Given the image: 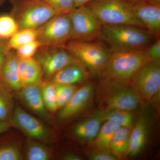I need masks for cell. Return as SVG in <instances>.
I'll use <instances>...</instances> for the list:
<instances>
[{
    "mask_svg": "<svg viewBox=\"0 0 160 160\" xmlns=\"http://www.w3.org/2000/svg\"><path fill=\"white\" fill-rule=\"evenodd\" d=\"M41 46L64 48L72 38V28L69 14H57L37 29Z\"/></svg>",
    "mask_w": 160,
    "mask_h": 160,
    "instance_id": "obj_7",
    "label": "cell"
},
{
    "mask_svg": "<svg viewBox=\"0 0 160 160\" xmlns=\"http://www.w3.org/2000/svg\"><path fill=\"white\" fill-rule=\"evenodd\" d=\"M69 14L72 28V40L92 41L99 38L103 24L87 6L76 7Z\"/></svg>",
    "mask_w": 160,
    "mask_h": 160,
    "instance_id": "obj_9",
    "label": "cell"
},
{
    "mask_svg": "<svg viewBox=\"0 0 160 160\" xmlns=\"http://www.w3.org/2000/svg\"><path fill=\"white\" fill-rule=\"evenodd\" d=\"M7 90L0 82V122H9L12 113V102Z\"/></svg>",
    "mask_w": 160,
    "mask_h": 160,
    "instance_id": "obj_27",
    "label": "cell"
},
{
    "mask_svg": "<svg viewBox=\"0 0 160 160\" xmlns=\"http://www.w3.org/2000/svg\"><path fill=\"white\" fill-rule=\"evenodd\" d=\"M37 29H19L7 41L10 50H15L20 46L37 40Z\"/></svg>",
    "mask_w": 160,
    "mask_h": 160,
    "instance_id": "obj_25",
    "label": "cell"
},
{
    "mask_svg": "<svg viewBox=\"0 0 160 160\" xmlns=\"http://www.w3.org/2000/svg\"><path fill=\"white\" fill-rule=\"evenodd\" d=\"M64 48L94 75H102L112 53L106 45L92 41L70 40Z\"/></svg>",
    "mask_w": 160,
    "mask_h": 160,
    "instance_id": "obj_2",
    "label": "cell"
},
{
    "mask_svg": "<svg viewBox=\"0 0 160 160\" xmlns=\"http://www.w3.org/2000/svg\"><path fill=\"white\" fill-rule=\"evenodd\" d=\"M10 121L12 125L32 139L42 142H47L50 139V133L46 126L20 106H17L12 112Z\"/></svg>",
    "mask_w": 160,
    "mask_h": 160,
    "instance_id": "obj_11",
    "label": "cell"
},
{
    "mask_svg": "<svg viewBox=\"0 0 160 160\" xmlns=\"http://www.w3.org/2000/svg\"><path fill=\"white\" fill-rule=\"evenodd\" d=\"M149 61L147 48L112 52L101 76L109 79L129 82L138 69Z\"/></svg>",
    "mask_w": 160,
    "mask_h": 160,
    "instance_id": "obj_4",
    "label": "cell"
},
{
    "mask_svg": "<svg viewBox=\"0 0 160 160\" xmlns=\"http://www.w3.org/2000/svg\"><path fill=\"white\" fill-rule=\"evenodd\" d=\"M41 91L46 109L49 112L54 113L58 109L57 101L56 84L50 80L42 82Z\"/></svg>",
    "mask_w": 160,
    "mask_h": 160,
    "instance_id": "obj_23",
    "label": "cell"
},
{
    "mask_svg": "<svg viewBox=\"0 0 160 160\" xmlns=\"http://www.w3.org/2000/svg\"><path fill=\"white\" fill-rule=\"evenodd\" d=\"M94 0H74L75 8L84 6Z\"/></svg>",
    "mask_w": 160,
    "mask_h": 160,
    "instance_id": "obj_37",
    "label": "cell"
},
{
    "mask_svg": "<svg viewBox=\"0 0 160 160\" xmlns=\"http://www.w3.org/2000/svg\"><path fill=\"white\" fill-rule=\"evenodd\" d=\"M51 152L46 146L36 141L28 140L25 151V158L28 160H48Z\"/></svg>",
    "mask_w": 160,
    "mask_h": 160,
    "instance_id": "obj_24",
    "label": "cell"
},
{
    "mask_svg": "<svg viewBox=\"0 0 160 160\" xmlns=\"http://www.w3.org/2000/svg\"><path fill=\"white\" fill-rule=\"evenodd\" d=\"M91 160H117L118 159L111 152L94 150L89 152L87 154Z\"/></svg>",
    "mask_w": 160,
    "mask_h": 160,
    "instance_id": "obj_33",
    "label": "cell"
},
{
    "mask_svg": "<svg viewBox=\"0 0 160 160\" xmlns=\"http://www.w3.org/2000/svg\"><path fill=\"white\" fill-rule=\"evenodd\" d=\"M129 83L141 101L150 102L160 90V60L149 61L141 66Z\"/></svg>",
    "mask_w": 160,
    "mask_h": 160,
    "instance_id": "obj_8",
    "label": "cell"
},
{
    "mask_svg": "<svg viewBox=\"0 0 160 160\" xmlns=\"http://www.w3.org/2000/svg\"><path fill=\"white\" fill-rule=\"evenodd\" d=\"M8 40L0 38V74L7 52L10 50L7 44Z\"/></svg>",
    "mask_w": 160,
    "mask_h": 160,
    "instance_id": "obj_34",
    "label": "cell"
},
{
    "mask_svg": "<svg viewBox=\"0 0 160 160\" xmlns=\"http://www.w3.org/2000/svg\"><path fill=\"white\" fill-rule=\"evenodd\" d=\"M41 47L39 42L38 40H35L20 46L15 49V51L20 59H30L34 58L36 53Z\"/></svg>",
    "mask_w": 160,
    "mask_h": 160,
    "instance_id": "obj_30",
    "label": "cell"
},
{
    "mask_svg": "<svg viewBox=\"0 0 160 160\" xmlns=\"http://www.w3.org/2000/svg\"><path fill=\"white\" fill-rule=\"evenodd\" d=\"M147 51L150 61L160 60V38H155V40L147 47Z\"/></svg>",
    "mask_w": 160,
    "mask_h": 160,
    "instance_id": "obj_32",
    "label": "cell"
},
{
    "mask_svg": "<svg viewBox=\"0 0 160 160\" xmlns=\"http://www.w3.org/2000/svg\"><path fill=\"white\" fill-rule=\"evenodd\" d=\"M18 26L10 14L0 15V38L8 40L18 30Z\"/></svg>",
    "mask_w": 160,
    "mask_h": 160,
    "instance_id": "obj_26",
    "label": "cell"
},
{
    "mask_svg": "<svg viewBox=\"0 0 160 160\" xmlns=\"http://www.w3.org/2000/svg\"><path fill=\"white\" fill-rule=\"evenodd\" d=\"M18 75L22 87L42 82L43 78L42 67L34 58L19 59Z\"/></svg>",
    "mask_w": 160,
    "mask_h": 160,
    "instance_id": "obj_19",
    "label": "cell"
},
{
    "mask_svg": "<svg viewBox=\"0 0 160 160\" xmlns=\"http://www.w3.org/2000/svg\"><path fill=\"white\" fill-rule=\"evenodd\" d=\"M100 39L112 52L147 48L156 38L147 29L130 25L103 24Z\"/></svg>",
    "mask_w": 160,
    "mask_h": 160,
    "instance_id": "obj_1",
    "label": "cell"
},
{
    "mask_svg": "<svg viewBox=\"0 0 160 160\" xmlns=\"http://www.w3.org/2000/svg\"><path fill=\"white\" fill-rule=\"evenodd\" d=\"M11 126V123L9 122H0V134L8 131Z\"/></svg>",
    "mask_w": 160,
    "mask_h": 160,
    "instance_id": "obj_35",
    "label": "cell"
},
{
    "mask_svg": "<svg viewBox=\"0 0 160 160\" xmlns=\"http://www.w3.org/2000/svg\"><path fill=\"white\" fill-rule=\"evenodd\" d=\"M22 153L18 146L13 143H0V160H20Z\"/></svg>",
    "mask_w": 160,
    "mask_h": 160,
    "instance_id": "obj_29",
    "label": "cell"
},
{
    "mask_svg": "<svg viewBox=\"0 0 160 160\" xmlns=\"http://www.w3.org/2000/svg\"><path fill=\"white\" fill-rule=\"evenodd\" d=\"M136 17L154 37L160 38V6L145 2L132 6Z\"/></svg>",
    "mask_w": 160,
    "mask_h": 160,
    "instance_id": "obj_13",
    "label": "cell"
},
{
    "mask_svg": "<svg viewBox=\"0 0 160 160\" xmlns=\"http://www.w3.org/2000/svg\"><path fill=\"white\" fill-rule=\"evenodd\" d=\"M101 126L96 137L91 142L94 150L110 152V144L115 132L120 126L116 123L104 122Z\"/></svg>",
    "mask_w": 160,
    "mask_h": 160,
    "instance_id": "obj_20",
    "label": "cell"
},
{
    "mask_svg": "<svg viewBox=\"0 0 160 160\" xmlns=\"http://www.w3.org/2000/svg\"><path fill=\"white\" fill-rule=\"evenodd\" d=\"M89 72L81 63H75L61 69L50 79L56 84L75 85L89 78Z\"/></svg>",
    "mask_w": 160,
    "mask_h": 160,
    "instance_id": "obj_18",
    "label": "cell"
},
{
    "mask_svg": "<svg viewBox=\"0 0 160 160\" xmlns=\"http://www.w3.org/2000/svg\"><path fill=\"white\" fill-rule=\"evenodd\" d=\"M78 89L77 86L75 85L56 84L57 101L58 109H61L68 103Z\"/></svg>",
    "mask_w": 160,
    "mask_h": 160,
    "instance_id": "obj_28",
    "label": "cell"
},
{
    "mask_svg": "<svg viewBox=\"0 0 160 160\" xmlns=\"http://www.w3.org/2000/svg\"><path fill=\"white\" fill-rule=\"evenodd\" d=\"M102 109L103 122L116 123L120 127L131 129L134 124L133 111L122 109Z\"/></svg>",
    "mask_w": 160,
    "mask_h": 160,
    "instance_id": "obj_22",
    "label": "cell"
},
{
    "mask_svg": "<svg viewBox=\"0 0 160 160\" xmlns=\"http://www.w3.org/2000/svg\"><path fill=\"white\" fill-rule=\"evenodd\" d=\"M124 1L132 5L147 2V0H124Z\"/></svg>",
    "mask_w": 160,
    "mask_h": 160,
    "instance_id": "obj_38",
    "label": "cell"
},
{
    "mask_svg": "<svg viewBox=\"0 0 160 160\" xmlns=\"http://www.w3.org/2000/svg\"><path fill=\"white\" fill-rule=\"evenodd\" d=\"M147 2L152 5L160 6V0H147Z\"/></svg>",
    "mask_w": 160,
    "mask_h": 160,
    "instance_id": "obj_39",
    "label": "cell"
},
{
    "mask_svg": "<svg viewBox=\"0 0 160 160\" xmlns=\"http://www.w3.org/2000/svg\"><path fill=\"white\" fill-rule=\"evenodd\" d=\"M34 58L42 67L43 77L48 80L66 66L80 63L64 48L41 46Z\"/></svg>",
    "mask_w": 160,
    "mask_h": 160,
    "instance_id": "obj_10",
    "label": "cell"
},
{
    "mask_svg": "<svg viewBox=\"0 0 160 160\" xmlns=\"http://www.w3.org/2000/svg\"><path fill=\"white\" fill-rule=\"evenodd\" d=\"M42 82L22 87L19 94L20 98L32 111L46 120H50V115L45 106L42 96Z\"/></svg>",
    "mask_w": 160,
    "mask_h": 160,
    "instance_id": "obj_15",
    "label": "cell"
},
{
    "mask_svg": "<svg viewBox=\"0 0 160 160\" xmlns=\"http://www.w3.org/2000/svg\"><path fill=\"white\" fill-rule=\"evenodd\" d=\"M10 14L19 29H37L58 13L42 0H13Z\"/></svg>",
    "mask_w": 160,
    "mask_h": 160,
    "instance_id": "obj_6",
    "label": "cell"
},
{
    "mask_svg": "<svg viewBox=\"0 0 160 160\" xmlns=\"http://www.w3.org/2000/svg\"><path fill=\"white\" fill-rule=\"evenodd\" d=\"M19 58L13 50L6 54L1 74L0 82L8 89L19 91L22 86L18 75Z\"/></svg>",
    "mask_w": 160,
    "mask_h": 160,
    "instance_id": "obj_14",
    "label": "cell"
},
{
    "mask_svg": "<svg viewBox=\"0 0 160 160\" xmlns=\"http://www.w3.org/2000/svg\"><path fill=\"white\" fill-rule=\"evenodd\" d=\"M148 120L144 116H140L133 124L129 136L128 154L130 157L136 156L146 145L149 132Z\"/></svg>",
    "mask_w": 160,
    "mask_h": 160,
    "instance_id": "obj_17",
    "label": "cell"
},
{
    "mask_svg": "<svg viewBox=\"0 0 160 160\" xmlns=\"http://www.w3.org/2000/svg\"><path fill=\"white\" fill-rule=\"evenodd\" d=\"M58 14H69L75 8L74 0H42Z\"/></svg>",
    "mask_w": 160,
    "mask_h": 160,
    "instance_id": "obj_31",
    "label": "cell"
},
{
    "mask_svg": "<svg viewBox=\"0 0 160 160\" xmlns=\"http://www.w3.org/2000/svg\"><path fill=\"white\" fill-rule=\"evenodd\" d=\"M94 94V87L91 83L78 89L68 103L60 109L58 118L66 120L74 117L83 111L91 104Z\"/></svg>",
    "mask_w": 160,
    "mask_h": 160,
    "instance_id": "obj_12",
    "label": "cell"
},
{
    "mask_svg": "<svg viewBox=\"0 0 160 160\" xmlns=\"http://www.w3.org/2000/svg\"><path fill=\"white\" fill-rule=\"evenodd\" d=\"M101 102L105 109L133 111L141 100L128 81L102 78L100 84Z\"/></svg>",
    "mask_w": 160,
    "mask_h": 160,
    "instance_id": "obj_3",
    "label": "cell"
},
{
    "mask_svg": "<svg viewBox=\"0 0 160 160\" xmlns=\"http://www.w3.org/2000/svg\"><path fill=\"white\" fill-rule=\"evenodd\" d=\"M63 159L65 160H82L81 157L72 153H68L64 155Z\"/></svg>",
    "mask_w": 160,
    "mask_h": 160,
    "instance_id": "obj_36",
    "label": "cell"
},
{
    "mask_svg": "<svg viewBox=\"0 0 160 160\" xmlns=\"http://www.w3.org/2000/svg\"><path fill=\"white\" fill-rule=\"evenodd\" d=\"M103 122L102 109H99L75 126L72 134L83 142H91L96 137Z\"/></svg>",
    "mask_w": 160,
    "mask_h": 160,
    "instance_id": "obj_16",
    "label": "cell"
},
{
    "mask_svg": "<svg viewBox=\"0 0 160 160\" xmlns=\"http://www.w3.org/2000/svg\"><path fill=\"white\" fill-rule=\"evenodd\" d=\"M85 6L102 24L130 25L145 28L133 13L132 5L124 0H94Z\"/></svg>",
    "mask_w": 160,
    "mask_h": 160,
    "instance_id": "obj_5",
    "label": "cell"
},
{
    "mask_svg": "<svg viewBox=\"0 0 160 160\" xmlns=\"http://www.w3.org/2000/svg\"><path fill=\"white\" fill-rule=\"evenodd\" d=\"M131 129L120 127L115 132L111 144L110 152L118 160L123 158L128 154L129 136Z\"/></svg>",
    "mask_w": 160,
    "mask_h": 160,
    "instance_id": "obj_21",
    "label": "cell"
}]
</instances>
